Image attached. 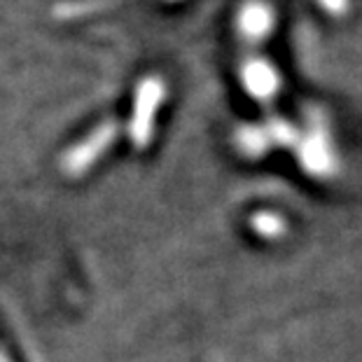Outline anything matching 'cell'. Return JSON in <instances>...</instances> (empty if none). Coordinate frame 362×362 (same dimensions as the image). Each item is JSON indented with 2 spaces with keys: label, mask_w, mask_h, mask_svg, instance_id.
Masks as SVG:
<instances>
[{
  "label": "cell",
  "mask_w": 362,
  "mask_h": 362,
  "mask_svg": "<svg viewBox=\"0 0 362 362\" xmlns=\"http://www.w3.org/2000/svg\"><path fill=\"white\" fill-rule=\"evenodd\" d=\"M164 98V82L159 78H148L138 84L136 91V119L134 129L138 136H143V131L150 129V117L155 112V107Z\"/></svg>",
  "instance_id": "obj_3"
},
{
  "label": "cell",
  "mask_w": 362,
  "mask_h": 362,
  "mask_svg": "<svg viewBox=\"0 0 362 362\" xmlns=\"http://www.w3.org/2000/svg\"><path fill=\"white\" fill-rule=\"evenodd\" d=\"M171 3H175V0H171Z\"/></svg>",
  "instance_id": "obj_5"
},
{
  "label": "cell",
  "mask_w": 362,
  "mask_h": 362,
  "mask_svg": "<svg viewBox=\"0 0 362 362\" xmlns=\"http://www.w3.org/2000/svg\"><path fill=\"white\" fill-rule=\"evenodd\" d=\"M236 24H238L241 37H245L248 42H262L272 33L276 17H274V10L264 0H248V3L238 10Z\"/></svg>",
  "instance_id": "obj_1"
},
{
  "label": "cell",
  "mask_w": 362,
  "mask_h": 362,
  "mask_svg": "<svg viewBox=\"0 0 362 362\" xmlns=\"http://www.w3.org/2000/svg\"><path fill=\"white\" fill-rule=\"evenodd\" d=\"M241 80L257 98H269L279 91V73L264 59H248L241 66Z\"/></svg>",
  "instance_id": "obj_2"
},
{
  "label": "cell",
  "mask_w": 362,
  "mask_h": 362,
  "mask_svg": "<svg viewBox=\"0 0 362 362\" xmlns=\"http://www.w3.org/2000/svg\"><path fill=\"white\" fill-rule=\"evenodd\" d=\"M318 3L325 7L329 14H341L346 7H349V0H318Z\"/></svg>",
  "instance_id": "obj_4"
}]
</instances>
